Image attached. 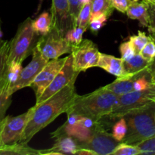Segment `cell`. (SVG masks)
<instances>
[{"label":"cell","mask_w":155,"mask_h":155,"mask_svg":"<svg viewBox=\"0 0 155 155\" xmlns=\"http://www.w3.org/2000/svg\"><path fill=\"white\" fill-rule=\"evenodd\" d=\"M22 64L18 62H12L8 64L6 71V84L8 86V89L15 84L18 80L22 71Z\"/></svg>","instance_id":"23"},{"label":"cell","mask_w":155,"mask_h":155,"mask_svg":"<svg viewBox=\"0 0 155 155\" xmlns=\"http://www.w3.org/2000/svg\"><path fill=\"white\" fill-rule=\"evenodd\" d=\"M0 155H41L40 150L31 148L24 142L0 147Z\"/></svg>","instance_id":"18"},{"label":"cell","mask_w":155,"mask_h":155,"mask_svg":"<svg viewBox=\"0 0 155 155\" xmlns=\"http://www.w3.org/2000/svg\"><path fill=\"white\" fill-rule=\"evenodd\" d=\"M54 139L55 142L53 146L48 149L40 150L41 154H75L77 150L80 149L77 141L68 135L58 136Z\"/></svg>","instance_id":"14"},{"label":"cell","mask_w":155,"mask_h":155,"mask_svg":"<svg viewBox=\"0 0 155 155\" xmlns=\"http://www.w3.org/2000/svg\"><path fill=\"white\" fill-rule=\"evenodd\" d=\"M34 107H32L27 112L16 117L6 116L3 121L2 130V142L3 145H13L21 142L24 130Z\"/></svg>","instance_id":"9"},{"label":"cell","mask_w":155,"mask_h":155,"mask_svg":"<svg viewBox=\"0 0 155 155\" xmlns=\"http://www.w3.org/2000/svg\"><path fill=\"white\" fill-rule=\"evenodd\" d=\"M100 54L98 46L89 39H83L80 44L73 45L71 54L74 70L80 73L98 67Z\"/></svg>","instance_id":"7"},{"label":"cell","mask_w":155,"mask_h":155,"mask_svg":"<svg viewBox=\"0 0 155 155\" xmlns=\"http://www.w3.org/2000/svg\"><path fill=\"white\" fill-rule=\"evenodd\" d=\"M112 135L118 142H121L127 133V124L125 118L120 117L117 120L112 127Z\"/></svg>","instance_id":"26"},{"label":"cell","mask_w":155,"mask_h":155,"mask_svg":"<svg viewBox=\"0 0 155 155\" xmlns=\"http://www.w3.org/2000/svg\"><path fill=\"white\" fill-rule=\"evenodd\" d=\"M148 6L149 2L148 0H142L141 2L133 1L126 14L130 19L138 20L142 27H148L149 24Z\"/></svg>","instance_id":"17"},{"label":"cell","mask_w":155,"mask_h":155,"mask_svg":"<svg viewBox=\"0 0 155 155\" xmlns=\"http://www.w3.org/2000/svg\"><path fill=\"white\" fill-rule=\"evenodd\" d=\"M80 2H81L82 5H84L87 4V3L91 2V0H80Z\"/></svg>","instance_id":"40"},{"label":"cell","mask_w":155,"mask_h":155,"mask_svg":"<svg viewBox=\"0 0 155 155\" xmlns=\"http://www.w3.org/2000/svg\"><path fill=\"white\" fill-rule=\"evenodd\" d=\"M150 63L141 54H136L131 59L124 62V69L127 74H136L147 69Z\"/></svg>","instance_id":"20"},{"label":"cell","mask_w":155,"mask_h":155,"mask_svg":"<svg viewBox=\"0 0 155 155\" xmlns=\"http://www.w3.org/2000/svg\"><path fill=\"white\" fill-rule=\"evenodd\" d=\"M124 61L121 58H117L101 52L98 67L117 77V78H121L130 75L124 69Z\"/></svg>","instance_id":"15"},{"label":"cell","mask_w":155,"mask_h":155,"mask_svg":"<svg viewBox=\"0 0 155 155\" xmlns=\"http://www.w3.org/2000/svg\"><path fill=\"white\" fill-rule=\"evenodd\" d=\"M122 117L127 124V133L121 142L137 145L155 136V102L127 112Z\"/></svg>","instance_id":"3"},{"label":"cell","mask_w":155,"mask_h":155,"mask_svg":"<svg viewBox=\"0 0 155 155\" xmlns=\"http://www.w3.org/2000/svg\"><path fill=\"white\" fill-rule=\"evenodd\" d=\"M39 34L33 27V20L27 18L19 24L16 34L10 41L8 64L12 62L23 63L30 54H32L39 40Z\"/></svg>","instance_id":"4"},{"label":"cell","mask_w":155,"mask_h":155,"mask_svg":"<svg viewBox=\"0 0 155 155\" xmlns=\"http://www.w3.org/2000/svg\"><path fill=\"white\" fill-rule=\"evenodd\" d=\"M118 99L119 95L103 86L87 95L77 94L66 113L78 114L98 121L114 110Z\"/></svg>","instance_id":"2"},{"label":"cell","mask_w":155,"mask_h":155,"mask_svg":"<svg viewBox=\"0 0 155 155\" xmlns=\"http://www.w3.org/2000/svg\"><path fill=\"white\" fill-rule=\"evenodd\" d=\"M33 27L39 36L47 34L53 27L52 16L48 11L42 12L35 20H33Z\"/></svg>","instance_id":"19"},{"label":"cell","mask_w":155,"mask_h":155,"mask_svg":"<svg viewBox=\"0 0 155 155\" xmlns=\"http://www.w3.org/2000/svg\"><path fill=\"white\" fill-rule=\"evenodd\" d=\"M120 51L121 58L124 61H129L136 54L134 48L130 40L125 41L120 45Z\"/></svg>","instance_id":"31"},{"label":"cell","mask_w":155,"mask_h":155,"mask_svg":"<svg viewBox=\"0 0 155 155\" xmlns=\"http://www.w3.org/2000/svg\"><path fill=\"white\" fill-rule=\"evenodd\" d=\"M87 29L83 28L81 27H74L72 29L69 30L68 33H66L64 37L72 44L73 45H78L80 42L83 41V35L84 32Z\"/></svg>","instance_id":"28"},{"label":"cell","mask_w":155,"mask_h":155,"mask_svg":"<svg viewBox=\"0 0 155 155\" xmlns=\"http://www.w3.org/2000/svg\"><path fill=\"white\" fill-rule=\"evenodd\" d=\"M91 18L101 15H107L108 18H110L114 10L111 0H91Z\"/></svg>","instance_id":"22"},{"label":"cell","mask_w":155,"mask_h":155,"mask_svg":"<svg viewBox=\"0 0 155 155\" xmlns=\"http://www.w3.org/2000/svg\"><path fill=\"white\" fill-rule=\"evenodd\" d=\"M107 15H101L95 18H91L89 24V29L93 34H97L100 30L104 27L108 20Z\"/></svg>","instance_id":"30"},{"label":"cell","mask_w":155,"mask_h":155,"mask_svg":"<svg viewBox=\"0 0 155 155\" xmlns=\"http://www.w3.org/2000/svg\"><path fill=\"white\" fill-rule=\"evenodd\" d=\"M12 97L8 85L0 89V121H2L6 117V112L12 104Z\"/></svg>","instance_id":"24"},{"label":"cell","mask_w":155,"mask_h":155,"mask_svg":"<svg viewBox=\"0 0 155 155\" xmlns=\"http://www.w3.org/2000/svg\"><path fill=\"white\" fill-rule=\"evenodd\" d=\"M155 102V84L145 90L133 91L130 93L119 95V99L114 110L107 116V120H117L124 117L127 112Z\"/></svg>","instance_id":"5"},{"label":"cell","mask_w":155,"mask_h":155,"mask_svg":"<svg viewBox=\"0 0 155 155\" xmlns=\"http://www.w3.org/2000/svg\"><path fill=\"white\" fill-rule=\"evenodd\" d=\"M113 155H136L142 154L141 151L136 145H129L124 142H120L114 151L112 153Z\"/></svg>","instance_id":"29"},{"label":"cell","mask_w":155,"mask_h":155,"mask_svg":"<svg viewBox=\"0 0 155 155\" xmlns=\"http://www.w3.org/2000/svg\"><path fill=\"white\" fill-rule=\"evenodd\" d=\"M32 55L33 58L31 61L25 68H23L18 80L8 89L11 95H13L15 92L20 89L30 86L36 76L48 63V61L44 58L36 47L33 49Z\"/></svg>","instance_id":"11"},{"label":"cell","mask_w":155,"mask_h":155,"mask_svg":"<svg viewBox=\"0 0 155 155\" xmlns=\"http://www.w3.org/2000/svg\"><path fill=\"white\" fill-rule=\"evenodd\" d=\"M2 36H3V33L1 30V27H0V44H1V42H2Z\"/></svg>","instance_id":"41"},{"label":"cell","mask_w":155,"mask_h":155,"mask_svg":"<svg viewBox=\"0 0 155 155\" xmlns=\"http://www.w3.org/2000/svg\"><path fill=\"white\" fill-rule=\"evenodd\" d=\"M0 27H1V20H0Z\"/></svg>","instance_id":"44"},{"label":"cell","mask_w":155,"mask_h":155,"mask_svg":"<svg viewBox=\"0 0 155 155\" xmlns=\"http://www.w3.org/2000/svg\"><path fill=\"white\" fill-rule=\"evenodd\" d=\"M70 6V12H71V17H72L73 23H74V27H76L77 24V20L78 18L79 13L81 10L82 5L80 0H68Z\"/></svg>","instance_id":"35"},{"label":"cell","mask_w":155,"mask_h":155,"mask_svg":"<svg viewBox=\"0 0 155 155\" xmlns=\"http://www.w3.org/2000/svg\"><path fill=\"white\" fill-rule=\"evenodd\" d=\"M75 82L71 83L45 101L36 104L24 130L21 142L27 143L33 136L49 125L63 113H66L72 104L77 92Z\"/></svg>","instance_id":"1"},{"label":"cell","mask_w":155,"mask_h":155,"mask_svg":"<svg viewBox=\"0 0 155 155\" xmlns=\"http://www.w3.org/2000/svg\"><path fill=\"white\" fill-rule=\"evenodd\" d=\"M150 39H151V37L149 36H147L145 32L139 31L138 34L130 36L129 40L131 42L135 51H136V54H140L142 50L143 49V48Z\"/></svg>","instance_id":"25"},{"label":"cell","mask_w":155,"mask_h":155,"mask_svg":"<svg viewBox=\"0 0 155 155\" xmlns=\"http://www.w3.org/2000/svg\"><path fill=\"white\" fill-rule=\"evenodd\" d=\"M140 54L148 61L151 62L154 60L155 58V42L151 39V38L142 50Z\"/></svg>","instance_id":"33"},{"label":"cell","mask_w":155,"mask_h":155,"mask_svg":"<svg viewBox=\"0 0 155 155\" xmlns=\"http://www.w3.org/2000/svg\"><path fill=\"white\" fill-rule=\"evenodd\" d=\"M148 69L151 76V79H152L153 83L155 84V58H154V60L150 63V64L148 65Z\"/></svg>","instance_id":"38"},{"label":"cell","mask_w":155,"mask_h":155,"mask_svg":"<svg viewBox=\"0 0 155 155\" xmlns=\"http://www.w3.org/2000/svg\"><path fill=\"white\" fill-rule=\"evenodd\" d=\"M133 1H135V2H139V1H140V0H133Z\"/></svg>","instance_id":"43"},{"label":"cell","mask_w":155,"mask_h":155,"mask_svg":"<svg viewBox=\"0 0 155 155\" xmlns=\"http://www.w3.org/2000/svg\"><path fill=\"white\" fill-rule=\"evenodd\" d=\"M10 41H2L0 44V89L6 84V71L8 68Z\"/></svg>","instance_id":"21"},{"label":"cell","mask_w":155,"mask_h":155,"mask_svg":"<svg viewBox=\"0 0 155 155\" xmlns=\"http://www.w3.org/2000/svg\"><path fill=\"white\" fill-rule=\"evenodd\" d=\"M136 146L140 150L142 154L155 155V136L143 141Z\"/></svg>","instance_id":"32"},{"label":"cell","mask_w":155,"mask_h":155,"mask_svg":"<svg viewBox=\"0 0 155 155\" xmlns=\"http://www.w3.org/2000/svg\"><path fill=\"white\" fill-rule=\"evenodd\" d=\"M120 142L114 138L112 133H109L104 128L102 120H99L93 134L86 142L80 144V148H86L95 151L97 155L112 154Z\"/></svg>","instance_id":"8"},{"label":"cell","mask_w":155,"mask_h":155,"mask_svg":"<svg viewBox=\"0 0 155 155\" xmlns=\"http://www.w3.org/2000/svg\"><path fill=\"white\" fill-rule=\"evenodd\" d=\"M67 59H68V57L49 61L42 68V71L39 73V74L36 76V78L30 86V87H31L34 91L36 99L41 96L45 89L52 82L58 73L63 68Z\"/></svg>","instance_id":"12"},{"label":"cell","mask_w":155,"mask_h":155,"mask_svg":"<svg viewBox=\"0 0 155 155\" xmlns=\"http://www.w3.org/2000/svg\"><path fill=\"white\" fill-rule=\"evenodd\" d=\"M148 1L149 2H151V3H153V4L155 5V0H148Z\"/></svg>","instance_id":"42"},{"label":"cell","mask_w":155,"mask_h":155,"mask_svg":"<svg viewBox=\"0 0 155 155\" xmlns=\"http://www.w3.org/2000/svg\"><path fill=\"white\" fill-rule=\"evenodd\" d=\"M111 2L114 9L122 13H126L133 0H111Z\"/></svg>","instance_id":"36"},{"label":"cell","mask_w":155,"mask_h":155,"mask_svg":"<svg viewBox=\"0 0 155 155\" xmlns=\"http://www.w3.org/2000/svg\"><path fill=\"white\" fill-rule=\"evenodd\" d=\"M3 120L2 121H0V147L2 146V138H1V134H2V126H3Z\"/></svg>","instance_id":"39"},{"label":"cell","mask_w":155,"mask_h":155,"mask_svg":"<svg viewBox=\"0 0 155 155\" xmlns=\"http://www.w3.org/2000/svg\"><path fill=\"white\" fill-rule=\"evenodd\" d=\"M145 71H146V69L136 74H130V75L126 76L124 77L117 78V80H114L113 83L106 85L104 88L111 91L112 92L117 94V95H123L133 92L134 91V88H133L134 82Z\"/></svg>","instance_id":"16"},{"label":"cell","mask_w":155,"mask_h":155,"mask_svg":"<svg viewBox=\"0 0 155 155\" xmlns=\"http://www.w3.org/2000/svg\"><path fill=\"white\" fill-rule=\"evenodd\" d=\"M148 14H149V24L148 27V33L151 39L155 42V5L151 2H149Z\"/></svg>","instance_id":"34"},{"label":"cell","mask_w":155,"mask_h":155,"mask_svg":"<svg viewBox=\"0 0 155 155\" xmlns=\"http://www.w3.org/2000/svg\"><path fill=\"white\" fill-rule=\"evenodd\" d=\"M51 14L53 27L61 36H65L66 33L74 27L68 0H51Z\"/></svg>","instance_id":"13"},{"label":"cell","mask_w":155,"mask_h":155,"mask_svg":"<svg viewBox=\"0 0 155 155\" xmlns=\"http://www.w3.org/2000/svg\"><path fill=\"white\" fill-rule=\"evenodd\" d=\"M76 155H97L95 151H92V150L86 149V148H80L78 149L76 152Z\"/></svg>","instance_id":"37"},{"label":"cell","mask_w":155,"mask_h":155,"mask_svg":"<svg viewBox=\"0 0 155 155\" xmlns=\"http://www.w3.org/2000/svg\"><path fill=\"white\" fill-rule=\"evenodd\" d=\"M72 46V44L53 27L47 34L40 36L36 48L44 58L49 61L59 58L62 54L71 53Z\"/></svg>","instance_id":"6"},{"label":"cell","mask_w":155,"mask_h":155,"mask_svg":"<svg viewBox=\"0 0 155 155\" xmlns=\"http://www.w3.org/2000/svg\"><path fill=\"white\" fill-rule=\"evenodd\" d=\"M91 15H92V8H91V2L84 5L82 7L78 18L77 20L76 27H83V28H89V24L91 20Z\"/></svg>","instance_id":"27"},{"label":"cell","mask_w":155,"mask_h":155,"mask_svg":"<svg viewBox=\"0 0 155 155\" xmlns=\"http://www.w3.org/2000/svg\"><path fill=\"white\" fill-rule=\"evenodd\" d=\"M79 74L80 73L77 72L74 70L72 55L70 54L68 56V59L64 64L63 68L58 73L52 82L45 89L41 96L36 100V104H39V103L45 101L50 97L52 96L53 95L59 92L64 87L68 86V84L76 82Z\"/></svg>","instance_id":"10"}]
</instances>
